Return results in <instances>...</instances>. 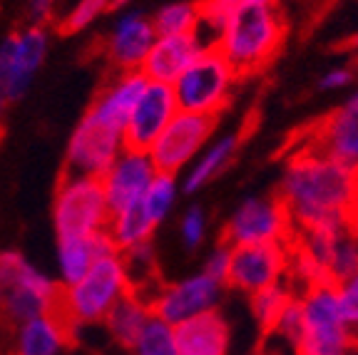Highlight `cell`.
Masks as SVG:
<instances>
[{
  "label": "cell",
  "mask_w": 358,
  "mask_h": 355,
  "mask_svg": "<svg viewBox=\"0 0 358 355\" xmlns=\"http://www.w3.org/2000/svg\"><path fill=\"white\" fill-rule=\"evenodd\" d=\"M132 291L127 268L120 254H110L90 268L73 286L60 289L57 313L70 331L83 326H97L107 318L112 305Z\"/></svg>",
  "instance_id": "3957f363"
},
{
  "label": "cell",
  "mask_w": 358,
  "mask_h": 355,
  "mask_svg": "<svg viewBox=\"0 0 358 355\" xmlns=\"http://www.w3.org/2000/svg\"><path fill=\"white\" fill-rule=\"evenodd\" d=\"M301 305V335L296 355H348L358 345L336 300L334 283H321L299 294Z\"/></svg>",
  "instance_id": "5b68a950"
},
{
  "label": "cell",
  "mask_w": 358,
  "mask_h": 355,
  "mask_svg": "<svg viewBox=\"0 0 358 355\" xmlns=\"http://www.w3.org/2000/svg\"><path fill=\"white\" fill-rule=\"evenodd\" d=\"M0 289H3L0 313L13 326L57 311V298H60L57 281L15 249L0 251Z\"/></svg>",
  "instance_id": "277c9868"
},
{
  "label": "cell",
  "mask_w": 358,
  "mask_h": 355,
  "mask_svg": "<svg viewBox=\"0 0 358 355\" xmlns=\"http://www.w3.org/2000/svg\"><path fill=\"white\" fill-rule=\"evenodd\" d=\"M147 87V78L140 70L132 73H115L105 85L100 87V92L95 94V100L90 105V115H95L97 119L112 124L124 132L129 115H132L134 105L140 100V94Z\"/></svg>",
  "instance_id": "ffe728a7"
},
{
  "label": "cell",
  "mask_w": 358,
  "mask_h": 355,
  "mask_svg": "<svg viewBox=\"0 0 358 355\" xmlns=\"http://www.w3.org/2000/svg\"><path fill=\"white\" fill-rule=\"evenodd\" d=\"M303 145L358 172V92L331 112Z\"/></svg>",
  "instance_id": "e0dca14e"
},
{
  "label": "cell",
  "mask_w": 358,
  "mask_h": 355,
  "mask_svg": "<svg viewBox=\"0 0 358 355\" xmlns=\"http://www.w3.org/2000/svg\"><path fill=\"white\" fill-rule=\"evenodd\" d=\"M229 263H231V246L227 244V241H222V244H217L207 254L201 273H207L209 278H214V281H219V283H224V286H227V276H229Z\"/></svg>",
  "instance_id": "e575fe53"
},
{
  "label": "cell",
  "mask_w": 358,
  "mask_h": 355,
  "mask_svg": "<svg viewBox=\"0 0 358 355\" xmlns=\"http://www.w3.org/2000/svg\"><path fill=\"white\" fill-rule=\"evenodd\" d=\"M157 33L152 28V20L140 8H122L117 17L112 20L110 30L105 35V57L117 73H132L140 70L155 43Z\"/></svg>",
  "instance_id": "5bb4252c"
},
{
  "label": "cell",
  "mask_w": 358,
  "mask_h": 355,
  "mask_svg": "<svg viewBox=\"0 0 358 355\" xmlns=\"http://www.w3.org/2000/svg\"><path fill=\"white\" fill-rule=\"evenodd\" d=\"M214 129H217V117L177 112L162 134L155 139V145L147 150V154L157 172L179 177L209 145Z\"/></svg>",
  "instance_id": "9c48e42d"
},
{
  "label": "cell",
  "mask_w": 358,
  "mask_h": 355,
  "mask_svg": "<svg viewBox=\"0 0 358 355\" xmlns=\"http://www.w3.org/2000/svg\"><path fill=\"white\" fill-rule=\"evenodd\" d=\"M289 273V244L231 246V263L227 286L252 296L279 283Z\"/></svg>",
  "instance_id": "4fadbf2b"
},
{
  "label": "cell",
  "mask_w": 358,
  "mask_h": 355,
  "mask_svg": "<svg viewBox=\"0 0 358 355\" xmlns=\"http://www.w3.org/2000/svg\"><path fill=\"white\" fill-rule=\"evenodd\" d=\"M222 298L224 283L214 281L207 273L199 271L187 278H179L169 286H159V291L152 296L150 305L152 316L177 328L196 316L219 311Z\"/></svg>",
  "instance_id": "7c38bea8"
},
{
  "label": "cell",
  "mask_w": 358,
  "mask_h": 355,
  "mask_svg": "<svg viewBox=\"0 0 358 355\" xmlns=\"http://www.w3.org/2000/svg\"><path fill=\"white\" fill-rule=\"evenodd\" d=\"M55 10H57V0H25L28 25L48 28V22L55 17Z\"/></svg>",
  "instance_id": "d590c367"
},
{
  "label": "cell",
  "mask_w": 358,
  "mask_h": 355,
  "mask_svg": "<svg viewBox=\"0 0 358 355\" xmlns=\"http://www.w3.org/2000/svg\"><path fill=\"white\" fill-rule=\"evenodd\" d=\"M179 239L185 244V249L196 251L204 239H207V211L199 204L189 206L179 219Z\"/></svg>",
  "instance_id": "1f68e13d"
},
{
  "label": "cell",
  "mask_w": 358,
  "mask_h": 355,
  "mask_svg": "<svg viewBox=\"0 0 358 355\" xmlns=\"http://www.w3.org/2000/svg\"><path fill=\"white\" fill-rule=\"evenodd\" d=\"M336 289V300H338V308H341L343 318H346L351 333L358 340V271L351 273L343 281L334 283Z\"/></svg>",
  "instance_id": "d6a6232c"
},
{
  "label": "cell",
  "mask_w": 358,
  "mask_h": 355,
  "mask_svg": "<svg viewBox=\"0 0 358 355\" xmlns=\"http://www.w3.org/2000/svg\"><path fill=\"white\" fill-rule=\"evenodd\" d=\"M236 150H239V134H224V137L209 142L199 152V157L182 172V182H179L182 191L185 194H196L207 184H212L234 161Z\"/></svg>",
  "instance_id": "603a6c76"
},
{
  "label": "cell",
  "mask_w": 358,
  "mask_h": 355,
  "mask_svg": "<svg viewBox=\"0 0 358 355\" xmlns=\"http://www.w3.org/2000/svg\"><path fill=\"white\" fill-rule=\"evenodd\" d=\"M326 271H329L331 283L343 281V278H348L351 273L358 271V229L348 226L336 233L334 244H331Z\"/></svg>",
  "instance_id": "f1b7e54d"
},
{
  "label": "cell",
  "mask_w": 358,
  "mask_h": 355,
  "mask_svg": "<svg viewBox=\"0 0 358 355\" xmlns=\"http://www.w3.org/2000/svg\"><path fill=\"white\" fill-rule=\"evenodd\" d=\"M291 236H294V226L279 196L244 199L224 229V241L229 246L289 244Z\"/></svg>",
  "instance_id": "30bf717a"
},
{
  "label": "cell",
  "mask_w": 358,
  "mask_h": 355,
  "mask_svg": "<svg viewBox=\"0 0 358 355\" xmlns=\"http://www.w3.org/2000/svg\"><path fill=\"white\" fill-rule=\"evenodd\" d=\"M348 355H358V345H356V348H353V350H351V353H348Z\"/></svg>",
  "instance_id": "ab89813d"
},
{
  "label": "cell",
  "mask_w": 358,
  "mask_h": 355,
  "mask_svg": "<svg viewBox=\"0 0 358 355\" xmlns=\"http://www.w3.org/2000/svg\"><path fill=\"white\" fill-rule=\"evenodd\" d=\"M239 75L217 48H204L194 62L172 85L179 112L219 117L229 105Z\"/></svg>",
  "instance_id": "8992f818"
},
{
  "label": "cell",
  "mask_w": 358,
  "mask_h": 355,
  "mask_svg": "<svg viewBox=\"0 0 358 355\" xmlns=\"http://www.w3.org/2000/svg\"><path fill=\"white\" fill-rule=\"evenodd\" d=\"M271 333H276L279 338H284L291 348L296 345L299 335H301V305H299V296L291 298V303L284 308V313L279 316L276 326L271 328Z\"/></svg>",
  "instance_id": "836d02e7"
},
{
  "label": "cell",
  "mask_w": 358,
  "mask_h": 355,
  "mask_svg": "<svg viewBox=\"0 0 358 355\" xmlns=\"http://www.w3.org/2000/svg\"><path fill=\"white\" fill-rule=\"evenodd\" d=\"M110 254H120L110 241L107 231L90 233V236H60L55 244V281L60 289L73 286L85 276L95 261Z\"/></svg>",
  "instance_id": "ac0fdd59"
},
{
  "label": "cell",
  "mask_w": 358,
  "mask_h": 355,
  "mask_svg": "<svg viewBox=\"0 0 358 355\" xmlns=\"http://www.w3.org/2000/svg\"><path fill=\"white\" fill-rule=\"evenodd\" d=\"M177 112L179 107L174 100L172 85H159L147 80L145 92L140 94V100L134 105L127 124H124V147L147 152Z\"/></svg>",
  "instance_id": "9a60e30c"
},
{
  "label": "cell",
  "mask_w": 358,
  "mask_h": 355,
  "mask_svg": "<svg viewBox=\"0 0 358 355\" xmlns=\"http://www.w3.org/2000/svg\"><path fill=\"white\" fill-rule=\"evenodd\" d=\"M284 40V22L274 0H239L227 15L214 43L236 75L257 73L266 65Z\"/></svg>",
  "instance_id": "7a4b0ae2"
},
{
  "label": "cell",
  "mask_w": 358,
  "mask_h": 355,
  "mask_svg": "<svg viewBox=\"0 0 358 355\" xmlns=\"http://www.w3.org/2000/svg\"><path fill=\"white\" fill-rule=\"evenodd\" d=\"M155 229H157V224L147 217V211L142 209V204L137 201V204H132V206L112 211L105 231H107V236H110L112 244H115V249L122 254V251L152 241Z\"/></svg>",
  "instance_id": "d4e9b609"
},
{
  "label": "cell",
  "mask_w": 358,
  "mask_h": 355,
  "mask_svg": "<svg viewBox=\"0 0 358 355\" xmlns=\"http://www.w3.org/2000/svg\"><path fill=\"white\" fill-rule=\"evenodd\" d=\"M179 355H229L231 328L219 311L204 313L174 328Z\"/></svg>",
  "instance_id": "44dd1931"
},
{
  "label": "cell",
  "mask_w": 358,
  "mask_h": 355,
  "mask_svg": "<svg viewBox=\"0 0 358 355\" xmlns=\"http://www.w3.org/2000/svg\"><path fill=\"white\" fill-rule=\"evenodd\" d=\"M294 289H291L289 283L279 281V283H271L266 289L257 291V294L249 296V303H252V316L259 321V326L264 331H271L279 321V316L284 313V308L291 303L294 298Z\"/></svg>",
  "instance_id": "83f0119b"
},
{
  "label": "cell",
  "mask_w": 358,
  "mask_h": 355,
  "mask_svg": "<svg viewBox=\"0 0 358 355\" xmlns=\"http://www.w3.org/2000/svg\"><path fill=\"white\" fill-rule=\"evenodd\" d=\"M70 333L73 331L57 311L30 318V321L15 326L13 350L15 355H62Z\"/></svg>",
  "instance_id": "7402d4cb"
},
{
  "label": "cell",
  "mask_w": 358,
  "mask_h": 355,
  "mask_svg": "<svg viewBox=\"0 0 358 355\" xmlns=\"http://www.w3.org/2000/svg\"><path fill=\"white\" fill-rule=\"evenodd\" d=\"M0 305H3V289H0Z\"/></svg>",
  "instance_id": "60d3db41"
},
{
  "label": "cell",
  "mask_w": 358,
  "mask_h": 355,
  "mask_svg": "<svg viewBox=\"0 0 358 355\" xmlns=\"http://www.w3.org/2000/svg\"><path fill=\"white\" fill-rule=\"evenodd\" d=\"M124 150V132L112 124L97 119L95 115L85 112V117L75 124L65 147V167L67 174L100 179L110 169Z\"/></svg>",
  "instance_id": "8fae6325"
},
{
  "label": "cell",
  "mask_w": 358,
  "mask_h": 355,
  "mask_svg": "<svg viewBox=\"0 0 358 355\" xmlns=\"http://www.w3.org/2000/svg\"><path fill=\"white\" fill-rule=\"evenodd\" d=\"M134 355H179L177 348V333L174 326L159 321L152 316L147 326L142 328V333L132 343Z\"/></svg>",
  "instance_id": "f546056e"
},
{
  "label": "cell",
  "mask_w": 358,
  "mask_h": 355,
  "mask_svg": "<svg viewBox=\"0 0 358 355\" xmlns=\"http://www.w3.org/2000/svg\"><path fill=\"white\" fill-rule=\"evenodd\" d=\"M353 48H356V50H358V35H356V38H353Z\"/></svg>",
  "instance_id": "f35d334b"
},
{
  "label": "cell",
  "mask_w": 358,
  "mask_h": 355,
  "mask_svg": "<svg viewBox=\"0 0 358 355\" xmlns=\"http://www.w3.org/2000/svg\"><path fill=\"white\" fill-rule=\"evenodd\" d=\"M110 10H115V0H75L73 8L62 17V30L65 33H83V30L92 28Z\"/></svg>",
  "instance_id": "4dcf8cb0"
},
{
  "label": "cell",
  "mask_w": 358,
  "mask_h": 355,
  "mask_svg": "<svg viewBox=\"0 0 358 355\" xmlns=\"http://www.w3.org/2000/svg\"><path fill=\"white\" fill-rule=\"evenodd\" d=\"M157 38L164 35H194L199 25V3L192 0H174L150 15Z\"/></svg>",
  "instance_id": "484cf974"
},
{
  "label": "cell",
  "mask_w": 358,
  "mask_h": 355,
  "mask_svg": "<svg viewBox=\"0 0 358 355\" xmlns=\"http://www.w3.org/2000/svg\"><path fill=\"white\" fill-rule=\"evenodd\" d=\"M110 214L100 179L65 172L57 182L52 194V229L57 239L105 231Z\"/></svg>",
  "instance_id": "ba28073f"
},
{
  "label": "cell",
  "mask_w": 358,
  "mask_h": 355,
  "mask_svg": "<svg viewBox=\"0 0 358 355\" xmlns=\"http://www.w3.org/2000/svg\"><path fill=\"white\" fill-rule=\"evenodd\" d=\"M50 52L48 28L25 25L0 40V117L30 92Z\"/></svg>",
  "instance_id": "52a82bcc"
},
{
  "label": "cell",
  "mask_w": 358,
  "mask_h": 355,
  "mask_svg": "<svg viewBox=\"0 0 358 355\" xmlns=\"http://www.w3.org/2000/svg\"><path fill=\"white\" fill-rule=\"evenodd\" d=\"M201 50H204V45L199 43L196 35H164V38H155L150 52H147L145 62L140 67V73L150 82L174 85L179 75L199 57Z\"/></svg>",
  "instance_id": "d6986e66"
},
{
  "label": "cell",
  "mask_w": 358,
  "mask_h": 355,
  "mask_svg": "<svg viewBox=\"0 0 358 355\" xmlns=\"http://www.w3.org/2000/svg\"><path fill=\"white\" fill-rule=\"evenodd\" d=\"M353 80L351 70H346V67H334V70H329V73L321 78V89H326V92H336V89H343L348 82Z\"/></svg>",
  "instance_id": "8d00e7d4"
},
{
  "label": "cell",
  "mask_w": 358,
  "mask_h": 355,
  "mask_svg": "<svg viewBox=\"0 0 358 355\" xmlns=\"http://www.w3.org/2000/svg\"><path fill=\"white\" fill-rule=\"evenodd\" d=\"M279 199L294 231L358 229V172L306 145L286 164Z\"/></svg>",
  "instance_id": "6da1fadb"
},
{
  "label": "cell",
  "mask_w": 358,
  "mask_h": 355,
  "mask_svg": "<svg viewBox=\"0 0 358 355\" xmlns=\"http://www.w3.org/2000/svg\"><path fill=\"white\" fill-rule=\"evenodd\" d=\"M134 0H115V10H122V8H129Z\"/></svg>",
  "instance_id": "74e56055"
},
{
  "label": "cell",
  "mask_w": 358,
  "mask_h": 355,
  "mask_svg": "<svg viewBox=\"0 0 358 355\" xmlns=\"http://www.w3.org/2000/svg\"><path fill=\"white\" fill-rule=\"evenodd\" d=\"M179 191H182L179 177H174V174H162V172L155 174V179L150 182L147 191L142 194L140 204H142V209L147 211V217H150L157 226L162 222H167V217L172 214L174 206H177Z\"/></svg>",
  "instance_id": "4316f807"
},
{
  "label": "cell",
  "mask_w": 358,
  "mask_h": 355,
  "mask_svg": "<svg viewBox=\"0 0 358 355\" xmlns=\"http://www.w3.org/2000/svg\"><path fill=\"white\" fill-rule=\"evenodd\" d=\"M152 318V305L147 298H142L140 294L129 291L122 300L112 305V311L107 313L105 323L107 333L117 340L120 345L132 348V343L137 340V335L142 333V328L147 326V321Z\"/></svg>",
  "instance_id": "cb8c5ba5"
},
{
  "label": "cell",
  "mask_w": 358,
  "mask_h": 355,
  "mask_svg": "<svg viewBox=\"0 0 358 355\" xmlns=\"http://www.w3.org/2000/svg\"><path fill=\"white\" fill-rule=\"evenodd\" d=\"M155 174L157 169L147 152L124 147L117 154V159L110 164V169L100 177L110 211H120L124 206L137 204L150 187V182L155 179Z\"/></svg>",
  "instance_id": "2e32d148"
}]
</instances>
